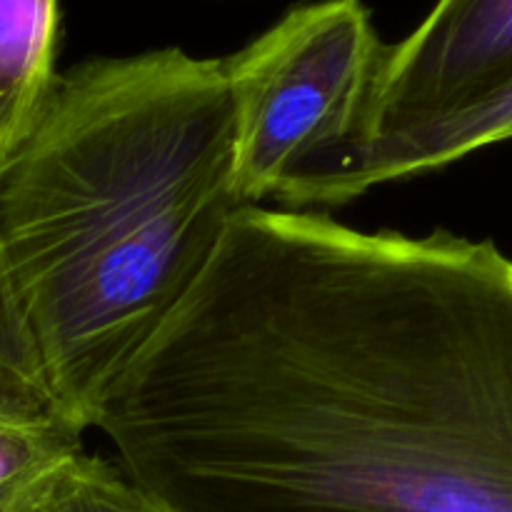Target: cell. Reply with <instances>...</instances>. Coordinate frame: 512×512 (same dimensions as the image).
<instances>
[{
    "label": "cell",
    "instance_id": "1",
    "mask_svg": "<svg viewBox=\"0 0 512 512\" xmlns=\"http://www.w3.org/2000/svg\"><path fill=\"white\" fill-rule=\"evenodd\" d=\"M93 428L168 512H512V258L245 205Z\"/></svg>",
    "mask_w": 512,
    "mask_h": 512
},
{
    "label": "cell",
    "instance_id": "2",
    "mask_svg": "<svg viewBox=\"0 0 512 512\" xmlns=\"http://www.w3.org/2000/svg\"><path fill=\"white\" fill-rule=\"evenodd\" d=\"M235 155L223 58L158 48L55 75L0 163V268L83 433L245 208Z\"/></svg>",
    "mask_w": 512,
    "mask_h": 512
},
{
    "label": "cell",
    "instance_id": "3",
    "mask_svg": "<svg viewBox=\"0 0 512 512\" xmlns=\"http://www.w3.org/2000/svg\"><path fill=\"white\" fill-rule=\"evenodd\" d=\"M385 48L363 0H315L223 58L240 203L275 200L310 155L360 128Z\"/></svg>",
    "mask_w": 512,
    "mask_h": 512
},
{
    "label": "cell",
    "instance_id": "4",
    "mask_svg": "<svg viewBox=\"0 0 512 512\" xmlns=\"http://www.w3.org/2000/svg\"><path fill=\"white\" fill-rule=\"evenodd\" d=\"M510 80L512 0H435L408 38L385 48L365 118L350 138L448 113Z\"/></svg>",
    "mask_w": 512,
    "mask_h": 512
},
{
    "label": "cell",
    "instance_id": "5",
    "mask_svg": "<svg viewBox=\"0 0 512 512\" xmlns=\"http://www.w3.org/2000/svg\"><path fill=\"white\" fill-rule=\"evenodd\" d=\"M505 140H512V80L448 113L320 150L290 175L278 203L288 210L335 208L378 185L440 170Z\"/></svg>",
    "mask_w": 512,
    "mask_h": 512
},
{
    "label": "cell",
    "instance_id": "6",
    "mask_svg": "<svg viewBox=\"0 0 512 512\" xmlns=\"http://www.w3.org/2000/svg\"><path fill=\"white\" fill-rule=\"evenodd\" d=\"M60 0H0V163L53 85Z\"/></svg>",
    "mask_w": 512,
    "mask_h": 512
},
{
    "label": "cell",
    "instance_id": "7",
    "mask_svg": "<svg viewBox=\"0 0 512 512\" xmlns=\"http://www.w3.org/2000/svg\"><path fill=\"white\" fill-rule=\"evenodd\" d=\"M0 512H168L118 463L83 448L25 485Z\"/></svg>",
    "mask_w": 512,
    "mask_h": 512
},
{
    "label": "cell",
    "instance_id": "8",
    "mask_svg": "<svg viewBox=\"0 0 512 512\" xmlns=\"http://www.w3.org/2000/svg\"><path fill=\"white\" fill-rule=\"evenodd\" d=\"M80 448L78 425L0 408V505Z\"/></svg>",
    "mask_w": 512,
    "mask_h": 512
},
{
    "label": "cell",
    "instance_id": "9",
    "mask_svg": "<svg viewBox=\"0 0 512 512\" xmlns=\"http://www.w3.org/2000/svg\"><path fill=\"white\" fill-rule=\"evenodd\" d=\"M0 408L38 415V418H60L15 313L3 268H0Z\"/></svg>",
    "mask_w": 512,
    "mask_h": 512
}]
</instances>
